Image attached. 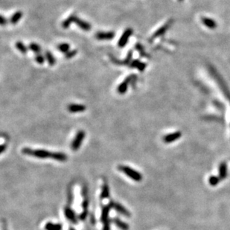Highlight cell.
I'll list each match as a JSON object with an SVG mask.
<instances>
[{
	"mask_svg": "<svg viewBox=\"0 0 230 230\" xmlns=\"http://www.w3.org/2000/svg\"><path fill=\"white\" fill-rule=\"evenodd\" d=\"M22 154L25 155L33 156L34 157L40 159H46L49 157H52V153L49 152L46 150H42V149H37V150H32L29 147H24L22 150Z\"/></svg>",
	"mask_w": 230,
	"mask_h": 230,
	"instance_id": "obj_1",
	"label": "cell"
},
{
	"mask_svg": "<svg viewBox=\"0 0 230 230\" xmlns=\"http://www.w3.org/2000/svg\"><path fill=\"white\" fill-rule=\"evenodd\" d=\"M119 168L123 172V173L125 174L127 177H129L130 178L132 179L134 181L139 182L142 180V174H141L139 171L131 168V167L128 166H124V165H121Z\"/></svg>",
	"mask_w": 230,
	"mask_h": 230,
	"instance_id": "obj_2",
	"label": "cell"
},
{
	"mask_svg": "<svg viewBox=\"0 0 230 230\" xmlns=\"http://www.w3.org/2000/svg\"><path fill=\"white\" fill-rule=\"evenodd\" d=\"M85 138V132L83 130H80L77 133L75 139L72 141L71 147L73 151H78L81 145L82 142Z\"/></svg>",
	"mask_w": 230,
	"mask_h": 230,
	"instance_id": "obj_3",
	"label": "cell"
},
{
	"mask_svg": "<svg viewBox=\"0 0 230 230\" xmlns=\"http://www.w3.org/2000/svg\"><path fill=\"white\" fill-rule=\"evenodd\" d=\"M109 205L110 206L111 208H114L115 210H116V211H117L118 212H119L120 214H121L122 215H124V216H126V217H130L131 215H130V211H128L125 207L123 206L122 205L120 204V203H116V202H114V201H111L110 203H109Z\"/></svg>",
	"mask_w": 230,
	"mask_h": 230,
	"instance_id": "obj_4",
	"label": "cell"
},
{
	"mask_svg": "<svg viewBox=\"0 0 230 230\" xmlns=\"http://www.w3.org/2000/svg\"><path fill=\"white\" fill-rule=\"evenodd\" d=\"M133 34V29H127L124 31V33L121 35V38L119 39V42H118V46L120 48H123L127 45L129 38Z\"/></svg>",
	"mask_w": 230,
	"mask_h": 230,
	"instance_id": "obj_5",
	"label": "cell"
},
{
	"mask_svg": "<svg viewBox=\"0 0 230 230\" xmlns=\"http://www.w3.org/2000/svg\"><path fill=\"white\" fill-rule=\"evenodd\" d=\"M134 76V75H130V76H128L127 78H126V79L124 80L119 86H118V88H117L118 93H120V94H124V93H125L126 92H127L128 86H129V83H130L131 80L133 79V77Z\"/></svg>",
	"mask_w": 230,
	"mask_h": 230,
	"instance_id": "obj_6",
	"label": "cell"
},
{
	"mask_svg": "<svg viewBox=\"0 0 230 230\" xmlns=\"http://www.w3.org/2000/svg\"><path fill=\"white\" fill-rule=\"evenodd\" d=\"M115 33L113 32H98L95 34V37L98 40H111V39L114 38Z\"/></svg>",
	"mask_w": 230,
	"mask_h": 230,
	"instance_id": "obj_7",
	"label": "cell"
},
{
	"mask_svg": "<svg viewBox=\"0 0 230 230\" xmlns=\"http://www.w3.org/2000/svg\"><path fill=\"white\" fill-rule=\"evenodd\" d=\"M68 110L70 113H80L86 110V106L78 103H71L68 106Z\"/></svg>",
	"mask_w": 230,
	"mask_h": 230,
	"instance_id": "obj_8",
	"label": "cell"
},
{
	"mask_svg": "<svg viewBox=\"0 0 230 230\" xmlns=\"http://www.w3.org/2000/svg\"><path fill=\"white\" fill-rule=\"evenodd\" d=\"M75 22L76 23V25H78L79 26V28H80L82 30L85 31V32H90L91 30V25L89 23V22H86V21L80 19V18L76 17Z\"/></svg>",
	"mask_w": 230,
	"mask_h": 230,
	"instance_id": "obj_9",
	"label": "cell"
},
{
	"mask_svg": "<svg viewBox=\"0 0 230 230\" xmlns=\"http://www.w3.org/2000/svg\"><path fill=\"white\" fill-rule=\"evenodd\" d=\"M64 213H65V216L66 217V218L69 221H70L73 223H78V220H77L75 212H74L73 210L71 209V208H69V207L65 208H64Z\"/></svg>",
	"mask_w": 230,
	"mask_h": 230,
	"instance_id": "obj_10",
	"label": "cell"
},
{
	"mask_svg": "<svg viewBox=\"0 0 230 230\" xmlns=\"http://www.w3.org/2000/svg\"><path fill=\"white\" fill-rule=\"evenodd\" d=\"M182 134L180 132H175L173 133V134H167V135L165 136V137L163 138L164 142L165 143H171L173 142L174 141L177 140L178 139H180L181 137Z\"/></svg>",
	"mask_w": 230,
	"mask_h": 230,
	"instance_id": "obj_11",
	"label": "cell"
},
{
	"mask_svg": "<svg viewBox=\"0 0 230 230\" xmlns=\"http://www.w3.org/2000/svg\"><path fill=\"white\" fill-rule=\"evenodd\" d=\"M170 25H171V22H167V23L165 24V25H163L162 28H160V29H158V30H157V32L154 33V35H153L152 37H151V42L153 40H154V39L157 38V37L162 36V34H163L164 33H165L167 30V29H168V28L170 27Z\"/></svg>",
	"mask_w": 230,
	"mask_h": 230,
	"instance_id": "obj_12",
	"label": "cell"
},
{
	"mask_svg": "<svg viewBox=\"0 0 230 230\" xmlns=\"http://www.w3.org/2000/svg\"><path fill=\"white\" fill-rule=\"evenodd\" d=\"M111 207L110 205L103 206L101 211V221L103 223H105L106 221H108V218H109V213Z\"/></svg>",
	"mask_w": 230,
	"mask_h": 230,
	"instance_id": "obj_13",
	"label": "cell"
},
{
	"mask_svg": "<svg viewBox=\"0 0 230 230\" xmlns=\"http://www.w3.org/2000/svg\"><path fill=\"white\" fill-rule=\"evenodd\" d=\"M202 22L204 25H206L207 28H209L211 29H215L217 27V23L215 20L210 19V18L203 17L202 18Z\"/></svg>",
	"mask_w": 230,
	"mask_h": 230,
	"instance_id": "obj_14",
	"label": "cell"
},
{
	"mask_svg": "<svg viewBox=\"0 0 230 230\" xmlns=\"http://www.w3.org/2000/svg\"><path fill=\"white\" fill-rule=\"evenodd\" d=\"M227 176V165L225 162H222L219 166V177L221 180H223Z\"/></svg>",
	"mask_w": 230,
	"mask_h": 230,
	"instance_id": "obj_15",
	"label": "cell"
},
{
	"mask_svg": "<svg viewBox=\"0 0 230 230\" xmlns=\"http://www.w3.org/2000/svg\"><path fill=\"white\" fill-rule=\"evenodd\" d=\"M51 158L55 159V160L59 161V162H66L67 159V156L63 153L55 152L52 153V157Z\"/></svg>",
	"mask_w": 230,
	"mask_h": 230,
	"instance_id": "obj_16",
	"label": "cell"
},
{
	"mask_svg": "<svg viewBox=\"0 0 230 230\" xmlns=\"http://www.w3.org/2000/svg\"><path fill=\"white\" fill-rule=\"evenodd\" d=\"M113 222H114L115 224H116V226H117L119 228H120L121 229H122V230L129 229V225H128L127 223L121 221V220L119 219V218H114V219H113Z\"/></svg>",
	"mask_w": 230,
	"mask_h": 230,
	"instance_id": "obj_17",
	"label": "cell"
},
{
	"mask_svg": "<svg viewBox=\"0 0 230 230\" xmlns=\"http://www.w3.org/2000/svg\"><path fill=\"white\" fill-rule=\"evenodd\" d=\"M76 17L77 16H75V14L70 15L68 18H67V19H66L65 20L63 21V23H62V27H63V29H68V28L69 27L70 25H71L73 22H75Z\"/></svg>",
	"mask_w": 230,
	"mask_h": 230,
	"instance_id": "obj_18",
	"label": "cell"
},
{
	"mask_svg": "<svg viewBox=\"0 0 230 230\" xmlns=\"http://www.w3.org/2000/svg\"><path fill=\"white\" fill-rule=\"evenodd\" d=\"M22 16V13L21 11H16V13H14L13 14V16H11V19H10V22L11 24L15 25L20 20V19Z\"/></svg>",
	"mask_w": 230,
	"mask_h": 230,
	"instance_id": "obj_19",
	"label": "cell"
},
{
	"mask_svg": "<svg viewBox=\"0 0 230 230\" xmlns=\"http://www.w3.org/2000/svg\"><path fill=\"white\" fill-rule=\"evenodd\" d=\"M46 230H61L62 229V225L60 223H57V224H54L52 223H47L45 226Z\"/></svg>",
	"mask_w": 230,
	"mask_h": 230,
	"instance_id": "obj_20",
	"label": "cell"
},
{
	"mask_svg": "<svg viewBox=\"0 0 230 230\" xmlns=\"http://www.w3.org/2000/svg\"><path fill=\"white\" fill-rule=\"evenodd\" d=\"M46 59L48 63H49V64L51 66H55V64L56 63L55 58V57L52 55V54L49 52V51H47V52H46Z\"/></svg>",
	"mask_w": 230,
	"mask_h": 230,
	"instance_id": "obj_21",
	"label": "cell"
},
{
	"mask_svg": "<svg viewBox=\"0 0 230 230\" xmlns=\"http://www.w3.org/2000/svg\"><path fill=\"white\" fill-rule=\"evenodd\" d=\"M110 196V189L109 186L107 183H104L102 186V191H101V198L106 199Z\"/></svg>",
	"mask_w": 230,
	"mask_h": 230,
	"instance_id": "obj_22",
	"label": "cell"
},
{
	"mask_svg": "<svg viewBox=\"0 0 230 230\" xmlns=\"http://www.w3.org/2000/svg\"><path fill=\"white\" fill-rule=\"evenodd\" d=\"M16 49H17L21 53L23 54V55L27 53L28 48L26 47L22 42H20V41H18V42H16Z\"/></svg>",
	"mask_w": 230,
	"mask_h": 230,
	"instance_id": "obj_23",
	"label": "cell"
},
{
	"mask_svg": "<svg viewBox=\"0 0 230 230\" xmlns=\"http://www.w3.org/2000/svg\"><path fill=\"white\" fill-rule=\"evenodd\" d=\"M57 49H58L59 51H60V52H63V53L66 54L69 51L70 46H69V44H68V43H61V44H60V45H58Z\"/></svg>",
	"mask_w": 230,
	"mask_h": 230,
	"instance_id": "obj_24",
	"label": "cell"
},
{
	"mask_svg": "<svg viewBox=\"0 0 230 230\" xmlns=\"http://www.w3.org/2000/svg\"><path fill=\"white\" fill-rule=\"evenodd\" d=\"M29 49H30L32 52H35V53L37 54L40 53L41 51V48L40 46L37 43H34V42H32V43H31L30 45H29Z\"/></svg>",
	"mask_w": 230,
	"mask_h": 230,
	"instance_id": "obj_25",
	"label": "cell"
},
{
	"mask_svg": "<svg viewBox=\"0 0 230 230\" xmlns=\"http://www.w3.org/2000/svg\"><path fill=\"white\" fill-rule=\"evenodd\" d=\"M220 180H221L220 177L211 176V177H210L209 180H208V182H209L210 185H212V186H215V185H218V183L220 182Z\"/></svg>",
	"mask_w": 230,
	"mask_h": 230,
	"instance_id": "obj_26",
	"label": "cell"
},
{
	"mask_svg": "<svg viewBox=\"0 0 230 230\" xmlns=\"http://www.w3.org/2000/svg\"><path fill=\"white\" fill-rule=\"evenodd\" d=\"M132 56H133V51H130L128 52L127 57H126L125 60L123 62V64H125V65H128V64H130L132 62Z\"/></svg>",
	"mask_w": 230,
	"mask_h": 230,
	"instance_id": "obj_27",
	"label": "cell"
},
{
	"mask_svg": "<svg viewBox=\"0 0 230 230\" xmlns=\"http://www.w3.org/2000/svg\"><path fill=\"white\" fill-rule=\"evenodd\" d=\"M77 53H78V52H77V50H75V49L72 51H69L67 53L65 54V57L66 59H70L72 58V57H75V56L77 55Z\"/></svg>",
	"mask_w": 230,
	"mask_h": 230,
	"instance_id": "obj_28",
	"label": "cell"
},
{
	"mask_svg": "<svg viewBox=\"0 0 230 230\" xmlns=\"http://www.w3.org/2000/svg\"><path fill=\"white\" fill-rule=\"evenodd\" d=\"M35 60L39 64H42L44 63V61H45V58H44V57L42 55L38 54V55L35 57Z\"/></svg>",
	"mask_w": 230,
	"mask_h": 230,
	"instance_id": "obj_29",
	"label": "cell"
},
{
	"mask_svg": "<svg viewBox=\"0 0 230 230\" xmlns=\"http://www.w3.org/2000/svg\"><path fill=\"white\" fill-rule=\"evenodd\" d=\"M140 63V60H137V59H136V60H132V62L130 64V67H131V68H137Z\"/></svg>",
	"mask_w": 230,
	"mask_h": 230,
	"instance_id": "obj_30",
	"label": "cell"
},
{
	"mask_svg": "<svg viewBox=\"0 0 230 230\" xmlns=\"http://www.w3.org/2000/svg\"><path fill=\"white\" fill-rule=\"evenodd\" d=\"M137 68H138V69H139L140 72H143L144 70V69L146 68V63L141 62V63H139V66H138Z\"/></svg>",
	"mask_w": 230,
	"mask_h": 230,
	"instance_id": "obj_31",
	"label": "cell"
},
{
	"mask_svg": "<svg viewBox=\"0 0 230 230\" xmlns=\"http://www.w3.org/2000/svg\"><path fill=\"white\" fill-rule=\"evenodd\" d=\"M110 221L108 220L105 223H103V230H110Z\"/></svg>",
	"mask_w": 230,
	"mask_h": 230,
	"instance_id": "obj_32",
	"label": "cell"
},
{
	"mask_svg": "<svg viewBox=\"0 0 230 230\" xmlns=\"http://www.w3.org/2000/svg\"><path fill=\"white\" fill-rule=\"evenodd\" d=\"M6 22H7V19H5V18L3 16H1V25H4L5 24H6Z\"/></svg>",
	"mask_w": 230,
	"mask_h": 230,
	"instance_id": "obj_33",
	"label": "cell"
},
{
	"mask_svg": "<svg viewBox=\"0 0 230 230\" xmlns=\"http://www.w3.org/2000/svg\"><path fill=\"white\" fill-rule=\"evenodd\" d=\"M5 144H2V145L1 146V151H0V153H1V154H2V153L4 152L5 149Z\"/></svg>",
	"mask_w": 230,
	"mask_h": 230,
	"instance_id": "obj_34",
	"label": "cell"
},
{
	"mask_svg": "<svg viewBox=\"0 0 230 230\" xmlns=\"http://www.w3.org/2000/svg\"><path fill=\"white\" fill-rule=\"evenodd\" d=\"M178 1H180V2H182V1H183V0H178Z\"/></svg>",
	"mask_w": 230,
	"mask_h": 230,
	"instance_id": "obj_35",
	"label": "cell"
}]
</instances>
